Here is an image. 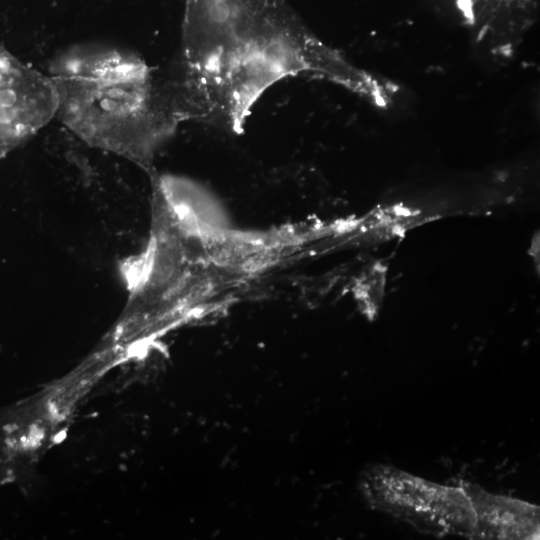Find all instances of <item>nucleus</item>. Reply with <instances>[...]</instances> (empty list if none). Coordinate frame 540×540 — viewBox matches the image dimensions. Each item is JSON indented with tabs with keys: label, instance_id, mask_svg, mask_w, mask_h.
I'll return each mask as SVG.
<instances>
[{
	"label": "nucleus",
	"instance_id": "nucleus-3",
	"mask_svg": "<svg viewBox=\"0 0 540 540\" xmlns=\"http://www.w3.org/2000/svg\"><path fill=\"white\" fill-rule=\"evenodd\" d=\"M360 488L373 509L391 514L420 532L437 537H472L475 514L461 485H442L376 464L363 473Z\"/></svg>",
	"mask_w": 540,
	"mask_h": 540
},
{
	"label": "nucleus",
	"instance_id": "nucleus-2",
	"mask_svg": "<svg viewBox=\"0 0 540 540\" xmlns=\"http://www.w3.org/2000/svg\"><path fill=\"white\" fill-rule=\"evenodd\" d=\"M56 117L86 144L150 171L158 148L187 119L178 82L136 52L108 43L69 46L49 68Z\"/></svg>",
	"mask_w": 540,
	"mask_h": 540
},
{
	"label": "nucleus",
	"instance_id": "nucleus-6",
	"mask_svg": "<svg viewBox=\"0 0 540 540\" xmlns=\"http://www.w3.org/2000/svg\"><path fill=\"white\" fill-rule=\"evenodd\" d=\"M535 0H458L460 8L473 23H482L492 27L500 17L511 14L527 13Z\"/></svg>",
	"mask_w": 540,
	"mask_h": 540
},
{
	"label": "nucleus",
	"instance_id": "nucleus-5",
	"mask_svg": "<svg viewBox=\"0 0 540 540\" xmlns=\"http://www.w3.org/2000/svg\"><path fill=\"white\" fill-rule=\"evenodd\" d=\"M475 514L471 539L532 540L539 539V506L529 502L485 491L478 485L461 481Z\"/></svg>",
	"mask_w": 540,
	"mask_h": 540
},
{
	"label": "nucleus",
	"instance_id": "nucleus-7",
	"mask_svg": "<svg viewBox=\"0 0 540 540\" xmlns=\"http://www.w3.org/2000/svg\"><path fill=\"white\" fill-rule=\"evenodd\" d=\"M8 152L0 147V160L7 154Z\"/></svg>",
	"mask_w": 540,
	"mask_h": 540
},
{
	"label": "nucleus",
	"instance_id": "nucleus-1",
	"mask_svg": "<svg viewBox=\"0 0 540 540\" xmlns=\"http://www.w3.org/2000/svg\"><path fill=\"white\" fill-rule=\"evenodd\" d=\"M299 74L366 98L378 86L312 34L284 0H186L178 78L193 119L239 132L269 87Z\"/></svg>",
	"mask_w": 540,
	"mask_h": 540
},
{
	"label": "nucleus",
	"instance_id": "nucleus-4",
	"mask_svg": "<svg viewBox=\"0 0 540 540\" xmlns=\"http://www.w3.org/2000/svg\"><path fill=\"white\" fill-rule=\"evenodd\" d=\"M58 97L49 74L0 43V147L10 152L56 117Z\"/></svg>",
	"mask_w": 540,
	"mask_h": 540
}]
</instances>
